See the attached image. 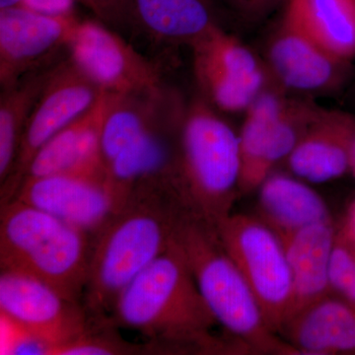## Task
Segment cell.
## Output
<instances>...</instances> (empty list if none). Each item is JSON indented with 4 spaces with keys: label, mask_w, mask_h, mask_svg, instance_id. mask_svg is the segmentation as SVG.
Returning <instances> with one entry per match:
<instances>
[{
    "label": "cell",
    "mask_w": 355,
    "mask_h": 355,
    "mask_svg": "<svg viewBox=\"0 0 355 355\" xmlns=\"http://www.w3.org/2000/svg\"><path fill=\"white\" fill-rule=\"evenodd\" d=\"M188 209L174 173L132 188L92 244L83 299L91 323H109L121 292L167 251Z\"/></svg>",
    "instance_id": "obj_1"
},
{
    "label": "cell",
    "mask_w": 355,
    "mask_h": 355,
    "mask_svg": "<svg viewBox=\"0 0 355 355\" xmlns=\"http://www.w3.org/2000/svg\"><path fill=\"white\" fill-rule=\"evenodd\" d=\"M114 322L157 343L200 352L227 350L212 336L218 322L174 239L121 292L109 324Z\"/></svg>",
    "instance_id": "obj_2"
},
{
    "label": "cell",
    "mask_w": 355,
    "mask_h": 355,
    "mask_svg": "<svg viewBox=\"0 0 355 355\" xmlns=\"http://www.w3.org/2000/svg\"><path fill=\"white\" fill-rule=\"evenodd\" d=\"M174 242L216 321L245 352L298 354L266 323L253 291L222 244L214 223L188 209L178 223Z\"/></svg>",
    "instance_id": "obj_3"
},
{
    "label": "cell",
    "mask_w": 355,
    "mask_h": 355,
    "mask_svg": "<svg viewBox=\"0 0 355 355\" xmlns=\"http://www.w3.org/2000/svg\"><path fill=\"white\" fill-rule=\"evenodd\" d=\"M88 233L14 200L0 219V268L44 282L83 304L92 245Z\"/></svg>",
    "instance_id": "obj_4"
},
{
    "label": "cell",
    "mask_w": 355,
    "mask_h": 355,
    "mask_svg": "<svg viewBox=\"0 0 355 355\" xmlns=\"http://www.w3.org/2000/svg\"><path fill=\"white\" fill-rule=\"evenodd\" d=\"M240 171L239 135L207 102L191 104L178 146V179L189 207L214 224L232 214Z\"/></svg>",
    "instance_id": "obj_5"
},
{
    "label": "cell",
    "mask_w": 355,
    "mask_h": 355,
    "mask_svg": "<svg viewBox=\"0 0 355 355\" xmlns=\"http://www.w3.org/2000/svg\"><path fill=\"white\" fill-rule=\"evenodd\" d=\"M214 225L253 291L266 323L280 336L291 317L292 277L279 235L259 217L234 212Z\"/></svg>",
    "instance_id": "obj_6"
},
{
    "label": "cell",
    "mask_w": 355,
    "mask_h": 355,
    "mask_svg": "<svg viewBox=\"0 0 355 355\" xmlns=\"http://www.w3.org/2000/svg\"><path fill=\"white\" fill-rule=\"evenodd\" d=\"M246 112L239 133L240 193L260 188L273 166L291 155L322 109L263 91Z\"/></svg>",
    "instance_id": "obj_7"
},
{
    "label": "cell",
    "mask_w": 355,
    "mask_h": 355,
    "mask_svg": "<svg viewBox=\"0 0 355 355\" xmlns=\"http://www.w3.org/2000/svg\"><path fill=\"white\" fill-rule=\"evenodd\" d=\"M67 48L72 62L102 92L125 95L163 90L155 65L100 23L79 21Z\"/></svg>",
    "instance_id": "obj_8"
},
{
    "label": "cell",
    "mask_w": 355,
    "mask_h": 355,
    "mask_svg": "<svg viewBox=\"0 0 355 355\" xmlns=\"http://www.w3.org/2000/svg\"><path fill=\"white\" fill-rule=\"evenodd\" d=\"M190 48L196 80L209 101L221 111H246L263 92L266 76L258 58L218 25Z\"/></svg>",
    "instance_id": "obj_9"
},
{
    "label": "cell",
    "mask_w": 355,
    "mask_h": 355,
    "mask_svg": "<svg viewBox=\"0 0 355 355\" xmlns=\"http://www.w3.org/2000/svg\"><path fill=\"white\" fill-rule=\"evenodd\" d=\"M0 314L48 343L49 355L90 329L81 303L65 297L41 280L1 270Z\"/></svg>",
    "instance_id": "obj_10"
},
{
    "label": "cell",
    "mask_w": 355,
    "mask_h": 355,
    "mask_svg": "<svg viewBox=\"0 0 355 355\" xmlns=\"http://www.w3.org/2000/svg\"><path fill=\"white\" fill-rule=\"evenodd\" d=\"M101 92L69 58L55 65L30 114L12 171L2 186L4 184L9 191L16 193L40 149L62 128L85 113Z\"/></svg>",
    "instance_id": "obj_11"
},
{
    "label": "cell",
    "mask_w": 355,
    "mask_h": 355,
    "mask_svg": "<svg viewBox=\"0 0 355 355\" xmlns=\"http://www.w3.org/2000/svg\"><path fill=\"white\" fill-rule=\"evenodd\" d=\"M15 193V200L86 233H97L125 200L106 177L74 174L26 178Z\"/></svg>",
    "instance_id": "obj_12"
},
{
    "label": "cell",
    "mask_w": 355,
    "mask_h": 355,
    "mask_svg": "<svg viewBox=\"0 0 355 355\" xmlns=\"http://www.w3.org/2000/svg\"><path fill=\"white\" fill-rule=\"evenodd\" d=\"M79 20L25 6L0 9V84L12 85L55 50L69 44Z\"/></svg>",
    "instance_id": "obj_13"
},
{
    "label": "cell",
    "mask_w": 355,
    "mask_h": 355,
    "mask_svg": "<svg viewBox=\"0 0 355 355\" xmlns=\"http://www.w3.org/2000/svg\"><path fill=\"white\" fill-rule=\"evenodd\" d=\"M266 58L284 87L302 92L336 90L354 73L352 62L331 55L284 21L268 42Z\"/></svg>",
    "instance_id": "obj_14"
},
{
    "label": "cell",
    "mask_w": 355,
    "mask_h": 355,
    "mask_svg": "<svg viewBox=\"0 0 355 355\" xmlns=\"http://www.w3.org/2000/svg\"><path fill=\"white\" fill-rule=\"evenodd\" d=\"M109 99L108 93L101 92L85 113L51 137L33 157L24 179L57 174L106 177L100 140Z\"/></svg>",
    "instance_id": "obj_15"
},
{
    "label": "cell",
    "mask_w": 355,
    "mask_h": 355,
    "mask_svg": "<svg viewBox=\"0 0 355 355\" xmlns=\"http://www.w3.org/2000/svg\"><path fill=\"white\" fill-rule=\"evenodd\" d=\"M354 128V116L323 110L287 157L291 171L310 183H324L347 174Z\"/></svg>",
    "instance_id": "obj_16"
},
{
    "label": "cell",
    "mask_w": 355,
    "mask_h": 355,
    "mask_svg": "<svg viewBox=\"0 0 355 355\" xmlns=\"http://www.w3.org/2000/svg\"><path fill=\"white\" fill-rule=\"evenodd\" d=\"M336 229L333 220H329L279 236L292 277L288 322L308 306L331 293L329 266Z\"/></svg>",
    "instance_id": "obj_17"
},
{
    "label": "cell",
    "mask_w": 355,
    "mask_h": 355,
    "mask_svg": "<svg viewBox=\"0 0 355 355\" xmlns=\"http://www.w3.org/2000/svg\"><path fill=\"white\" fill-rule=\"evenodd\" d=\"M184 113L175 103L155 125L107 165V182L123 200L137 184L177 171L178 153L173 150L169 135L181 125Z\"/></svg>",
    "instance_id": "obj_18"
},
{
    "label": "cell",
    "mask_w": 355,
    "mask_h": 355,
    "mask_svg": "<svg viewBox=\"0 0 355 355\" xmlns=\"http://www.w3.org/2000/svg\"><path fill=\"white\" fill-rule=\"evenodd\" d=\"M280 336L298 354L355 355V307L329 294L292 318Z\"/></svg>",
    "instance_id": "obj_19"
},
{
    "label": "cell",
    "mask_w": 355,
    "mask_h": 355,
    "mask_svg": "<svg viewBox=\"0 0 355 355\" xmlns=\"http://www.w3.org/2000/svg\"><path fill=\"white\" fill-rule=\"evenodd\" d=\"M121 17L153 41L169 44L190 46L218 25L209 0H123Z\"/></svg>",
    "instance_id": "obj_20"
},
{
    "label": "cell",
    "mask_w": 355,
    "mask_h": 355,
    "mask_svg": "<svg viewBox=\"0 0 355 355\" xmlns=\"http://www.w3.org/2000/svg\"><path fill=\"white\" fill-rule=\"evenodd\" d=\"M282 21L345 62L355 58V0H286Z\"/></svg>",
    "instance_id": "obj_21"
},
{
    "label": "cell",
    "mask_w": 355,
    "mask_h": 355,
    "mask_svg": "<svg viewBox=\"0 0 355 355\" xmlns=\"http://www.w3.org/2000/svg\"><path fill=\"white\" fill-rule=\"evenodd\" d=\"M259 189V218L279 236L333 220L321 196L299 180L270 174Z\"/></svg>",
    "instance_id": "obj_22"
},
{
    "label": "cell",
    "mask_w": 355,
    "mask_h": 355,
    "mask_svg": "<svg viewBox=\"0 0 355 355\" xmlns=\"http://www.w3.org/2000/svg\"><path fill=\"white\" fill-rule=\"evenodd\" d=\"M109 98L100 140L105 169L123 149L155 125L175 104L163 90L140 94H109Z\"/></svg>",
    "instance_id": "obj_23"
},
{
    "label": "cell",
    "mask_w": 355,
    "mask_h": 355,
    "mask_svg": "<svg viewBox=\"0 0 355 355\" xmlns=\"http://www.w3.org/2000/svg\"><path fill=\"white\" fill-rule=\"evenodd\" d=\"M55 65L35 69L17 83L1 88L0 95V181L12 171L21 139Z\"/></svg>",
    "instance_id": "obj_24"
},
{
    "label": "cell",
    "mask_w": 355,
    "mask_h": 355,
    "mask_svg": "<svg viewBox=\"0 0 355 355\" xmlns=\"http://www.w3.org/2000/svg\"><path fill=\"white\" fill-rule=\"evenodd\" d=\"M243 19L258 21L284 4L286 0H223Z\"/></svg>",
    "instance_id": "obj_25"
},
{
    "label": "cell",
    "mask_w": 355,
    "mask_h": 355,
    "mask_svg": "<svg viewBox=\"0 0 355 355\" xmlns=\"http://www.w3.org/2000/svg\"><path fill=\"white\" fill-rule=\"evenodd\" d=\"M76 0H25L22 6L46 14L72 13V3Z\"/></svg>",
    "instance_id": "obj_26"
},
{
    "label": "cell",
    "mask_w": 355,
    "mask_h": 355,
    "mask_svg": "<svg viewBox=\"0 0 355 355\" xmlns=\"http://www.w3.org/2000/svg\"><path fill=\"white\" fill-rule=\"evenodd\" d=\"M101 9L102 18L116 19L120 18L123 0H97Z\"/></svg>",
    "instance_id": "obj_27"
},
{
    "label": "cell",
    "mask_w": 355,
    "mask_h": 355,
    "mask_svg": "<svg viewBox=\"0 0 355 355\" xmlns=\"http://www.w3.org/2000/svg\"><path fill=\"white\" fill-rule=\"evenodd\" d=\"M334 295L338 296V297L343 299V300L347 301V303L355 307V268L349 273L347 279H345L342 288Z\"/></svg>",
    "instance_id": "obj_28"
},
{
    "label": "cell",
    "mask_w": 355,
    "mask_h": 355,
    "mask_svg": "<svg viewBox=\"0 0 355 355\" xmlns=\"http://www.w3.org/2000/svg\"><path fill=\"white\" fill-rule=\"evenodd\" d=\"M76 2L83 4V6L87 7L93 13L98 17L102 18L101 9H100L99 4L97 0H76Z\"/></svg>",
    "instance_id": "obj_29"
},
{
    "label": "cell",
    "mask_w": 355,
    "mask_h": 355,
    "mask_svg": "<svg viewBox=\"0 0 355 355\" xmlns=\"http://www.w3.org/2000/svg\"><path fill=\"white\" fill-rule=\"evenodd\" d=\"M350 172L355 175V128L349 147Z\"/></svg>",
    "instance_id": "obj_30"
},
{
    "label": "cell",
    "mask_w": 355,
    "mask_h": 355,
    "mask_svg": "<svg viewBox=\"0 0 355 355\" xmlns=\"http://www.w3.org/2000/svg\"><path fill=\"white\" fill-rule=\"evenodd\" d=\"M25 0H0V9L20 6H22Z\"/></svg>",
    "instance_id": "obj_31"
}]
</instances>
